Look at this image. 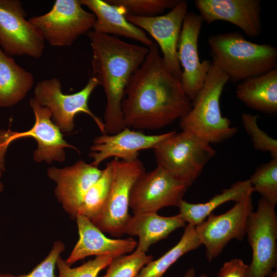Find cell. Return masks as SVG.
<instances>
[{"label": "cell", "mask_w": 277, "mask_h": 277, "mask_svg": "<svg viewBox=\"0 0 277 277\" xmlns=\"http://www.w3.org/2000/svg\"><path fill=\"white\" fill-rule=\"evenodd\" d=\"M190 101L154 43L126 87L122 103L125 125L139 130L163 128L184 117L191 109Z\"/></svg>", "instance_id": "cell-1"}, {"label": "cell", "mask_w": 277, "mask_h": 277, "mask_svg": "<svg viewBox=\"0 0 277 277\" xmlns=\"http://www.w3.org/2000/svg\"><path fill=\"white\" fill-rule=\"evenodd\" d=\"M86 35L92 53V76L103 87L106 97L103 121L105 133L115 134L127 127L122 110L125 90L131 76L144 62L149 48L93 30Z\"/></svg>", "instance_id": "cell-2"}, {"label": "cell", "mask_w": 277, "mask_h": 277, "mask_svg": "<svg viewBox=\"0 0 277 277\" xmlns=\"http://www.w3.org/2000/svg\"><path fill=\"white\" fill-rule=\"evenodd\" d=\"M208 44L211 62L232 82H241L277 67L275 47L249 41L240 32L211 35Z\"/></svg>", "instance_id": "cell-3"}, {"label": "cell", "mask_w": 277, "mask_h": 277, "mask_svg": "<svg viewBox=\"0 0 277 277\" xmlns=\"http://www.w3.org/2000/svg\"><path fill=\"white\" fill-rule=\"evenodd\" d=\"M228 81L227 75L212 63L201 89L192 100L190 110L180 119L183 131L210 145L223 142L236 134L238 129L222 115L220 108V98Z\"/></svg>", "instance_id": "cell-4"}, {"label": "cell", "mask_w": 277, "mask_h": 277, "mask_svg": "<svg viewBox=\"0 0 277 277\" xmlns=\"http://www.w3.org/2000/svg\"><path fill=\"white\" fill-rule=\"evenodd\" d=\"M157 166L189 187L201 175L215 150L192 135L174 131L154 149Z\"/></svg>", "instance_id": "cell-5"}, {"label": "cell", "mask_w": 277, "mask_h": 277, "mask_svg": "<svg viewBox=\"0 0 277 277\" xmlns=\"http://www.w3.org/2000/svg\"><path fill=\"white\" fill-rule=\"evenodd\" d=\"M110 162L111 179L106 202L100 212L90 220L104 233L120 238L124 234L125 226L131 215L128 210L132 186L145 170L138 159L131 161L115 159Z\"/></svg>", "instance_id": "cell-6"}, {"label": "cell", "mask_w": 277, "mask_h": 277, "mask_svg": "<svg viewBox=\"0 0 277 277\" xmlns=\"http://www.w3.org/2000/svg\"><path fill=\"white\" fill-rule=\"evenodd\" d=\"M98 85V81L91 76L81 90L67 94L62 92L58 79H46L37 83L34 90V98L40 105L50 110L53 122L61 132L72 131L75 115L84 113L94 120L102 134H105L104 122L91 111L88 106L89 97Z\"/></svg>", "instance_id": "cell-7"}, {"label": "cell", "mask_w": 277, "mask_h": 277, "mask_svg": "<svg viewBox=\"0 0 277 277\" xmlns=\"http://www.w3.org/2000/svg\"><path fill=\"white\" fill-rule=\"evenodd\" d=\"M79 0H56L46 13L28 21L44 41L56 47H69L93 29L95 17Z\"/></svg>", "instance_id": "cell-8"}, {"label": "cell", "mask_w": 277, "mask_h": 277, "mask_svg": "<svg viewBox=\"0 0 277 277\" xmlns=\"http://www.w3.org/2000/svg\"><path fill=\"white\" fill-rule=\"evenodd\" d=\"M273 205L263 198L249 215L245 234L252 248L246 277H267L277 264V216Z\"/></svg>", "instance_id": "cell-9"}, {"label": "cell", "mask_w": 277, "mask_h": 277, "mask_svg": "<svg viewBox=\"0 0 277 277\" xmlns=\"http://www.w3.org/2000/svg\"><path fill=\"white\" fill-rule=\"evenodd\" d=\"M29 104L35 116L31 129L23 132L0 130V165L4 168V156L8 146L16 140L27 136L33 137L37 143V148L33 153L37 162L45 161L50 164L53 161H64L65 148L78 151L75 146L64 140L61 131L53 122L52 113L47 107L40 105L34 98L30 99Z\"/></svg>", "instance_id": "cell-10"}, {"label": "cell", "mask_w": 277, "mask_h": 277, "mask_svg": "<svg viewBox=\"0 0 277 277\" xmlns=\"http://www.w3.org/2000/svg\"><path fill=\"white\" fill-rule=\"evenodd\" d=\"M246 194L226 212L219 215L212 213L202 223L195 226L196 235L206 249L209 262L217 258L232 240H243L246 224L253 211L252 195Z\"/></svg>", "instance_id": "cell-11"}, {"label": "cell", "mask_w": 277, "mask_h": 277, "mask_svg": "<svg viewBox=\"0 0 277 277\" xmlns=\"http://www.w3.org/2000/svg\"><path fill=\"white\" fill-rule=\"evenodd\" d=\"M189 186L163 168L142 173L133 184L129 208L133 214L157 213L168 206L178 207Z\"/></svg>", "instance_id": "cell-12"}, {"label": "cell", "mask_w": 277, "mask_h": 277, "mask_svg": "<svg viewBox=\"0 0 277 277\" xmlns=\"http://www.w3.org/2000/svg\"><path fill=\"white\" fill-rule=\"evenodd\" d=\"M19 0H0V47L7 55L41 57L45 41L26 19Z\"/></svg>", "instance_id": "cell-13"}, {"label": "cell", "mask_w": 277, "mask_h": 277, "mask_svg": "<svg viewBox=\"0 0 277 277\" xmlns=\"http://www.w3.org/2000/svg\"><path fill=\"white\" fill-rule=\"evenodd\" d=\"M188 12L187 2L180 0L165 14L151 17L125 14L130 23L154 38L162 52L165 66L180 80L182 70L177 57V46L183 21Z\"/></svg>", "instance_id": "cell-14"}, {"label": "cell", "mask_w": 277, "mask_h": 277, "mask_svg": "<svg viewBox=\"0 0 277 277\" xmlns=\"http://www.w3.org/2000/svg\"><path fill=\"white\" fill-rule=\"evenodd\" d=\"M203 22L199 14L188 12L178 43L177 57L182 70L181 82L190 101L201 89L212 64L209 60L201 62L199 57L198 41Z\"/></svg>", "instance_id": "cell-15"}, {"label": "cell", "mask_w": 277, "mask_h": 277, "mask_svg": "<svg viewBox=\"0 0 277 277\" xmlns=\"http://www.w3.org/2000/svg\"><path fill=\"white\" fill-rule=\"evenodd\" d=\"M102 172L97 167L83 160L64 168L48 169V176L56 183L55 195L72 219L75 220L85 195Z\"/></svg>", "instance_id": "cell-16"}, {"label": "cell", "mask_w": 277, "mask_h": 277, "mask_svg": "<svg viewBox=\"0 0 277 277\" xmlns=\"http://www.w3.org/2000/svg\"><path fill=\"white\" fill-rule=\"evenodd\" d=\"M173 132L147 135L126 127L115 134H102L94 138L90 147L89 155L93 159L91 164L98 167L103 161L112 157L125 161L137 159L140 151L153 149Z\"/></svg>", "instance_id": "cell-17"}, {"label": "cell", "mask_w": 277, "mask_h": 277, "mask_svg": "<svg viewBox=\"0 0 277 277\" xmlns=\"http://www.w3.org/2000/svg\"><path fill=\"white\" fill-rule=\"evenodd\" d=\"M194 4L203 21L208 24L228 22L249 37H257L262 32L260 0H196Z\"/></svg>", "instance_id": "cell-18"}, {"label": "cell", "mask_w": 277, "mask_h": 277, "mask_svg": "<svg viewBox=\"0 0 277 277\" xmlns=\"http://www.w3.org/2000/svg\"><path fill=\"white\" fill-rule=\"evenodd\" d=\"M78 240L66 262L71 266L75 262L90 256L110 255L115 258L133 252L137 242L133 238L112 239L96 227L88 218L77 214L75 219Z\"/></svg>", "instance_id": "cell-19"}, {"label": "cell", "mask_w": 277, "mask_h": 277, "mask_svg": "<svg viewBox=\"0 0 277 277\" xmlns=\"http://www.w3.org/2000/svg\"><path fill=\"white\" fill-rule=\"evenodd\" d=\"M94 15L93 31L95 32L123 36L140 42L149 48L154 43L143 30L130 23L126 17L125 10L106 0H79Z\"/></svg>", "instance_id": "cell-20"}, {"label": "cell", "mask_w": 277, "mask_h": 277, "mask_svg": "<svg viewBox=\"0 0 277 277\" xmlns=\"http://www.w3.org/2000/svg\"><path fill=\"white\" fill-rule=\"evenodd\" d=\"M185 225L186 223L179 214L165 216L157 213H140L130 215L124 232L137 236L138 241L134 251L146 253L152 245Z\"/></svg>", "instance_id": "cell-21"}, {"label": "cell", "mask_w": 277, "mask_h": 277, "mask_svg": "<svg viewBox=\"0 0 277 277\" xmlns=\"http://www.w3.org/2000/svg\"><path fill=\"white\" fill-rule=\"evenodd\" d=\"M238 98L249 108L268 114L277 113V67L238 85Z\"/></svg>", "instance_id": "cell-22"}, {"label": "cell", "mask_w": 277, "mask_h": 277, "mask_svg": "<svg viewBox=\"0 0 277 277\" xmlns=\"http://www.w3.org/2000/svg\"><path fill=\"white\" fill-rule=\"evenodd\" d=\"M33 83L32 73L18 65L0 47V107L16 104L26 96Z\"/></svg>", "instance_id": "cell-23"}, {"label": "cell", "mask_w": 277, "mask_h": 277, "mask_svg": "<svg viewBox=\"0 0 277 277\" xmlns=\"http://www.w3.org/2000/svg\"><path fill=\"white\" fill-rule=\"evenodd\" d=\"M253 192L249 179L240 181L205 203H191L183 200L177 207L179 214L186 223L195 226L220 206L230 201L236 202L247 193Z\"/></svg>", "instance_id": "cell-24"}, {"label": "cell", "mask_w": 277, "mask_h": 277, "mask_svg": "<svg viewBox=\"0 0 277 277\" xmlns=\"http://www.w3.org/2000/svg\"><path fill=\"white\" fill-rule=\"evenodd\" d=\"M201 245L195 226L187 224L178 243L159 259L152 260L145 265L135 277H163L180 258Z\"/></svg>", "instance_id": "cell-25"}, {"label": "cell", "mask_w": 277, "mask_h": 277, "mask_svg": "<svg viewBox=\"0 0 277 277\" xmlns=\"http://www.w3.org/2000/svg\"><path fill=\"white\" fill-rule=\"evenodd\" d=\"M111 162L106 164L98 179L89 189L80 205L78 214L91 220L102 210L106 202L111 179Z\"/></svg>", "instance_id": "cell-26"}, {"label": "cell", "mask_w": 277, "mask_h": 277, "mask_svg": "<svg viewBox=\"0 0 277 277\" xmlns=\"http://www.w3.org/2000/svg\"><path fill=\"white\" fill-rule=\"evenodd\" d=\"M249 181L254 192H257L270 204L277 203V158L258 167Z\"/></svg>", "instance_id": "cell-27"}, {"label": "cell", "mask_w": 277, "mask_h": 277, "mask_svg": "<svg viewBox=\"0 0 277 277\" xmlns=\"http://www.w3.org/2000/svg\"><path fill=\"white\" fill-rule=\"evenodd\" d=\"M152 260V255L134 251L113 259L107 266L106 273L97 277H135L141 269Z\"/></svg>", "instance_id": "cell-28"}, {"label": "cell", "mask_w": 277, "mask_h": 277, "mask_svg": "<svg viewBox=\"0 0 277 277\" xmlns=\"http://www.w3.org/2000/svg\"><path fill=\"white\" fill-rule=\"evenodd\" d=\"M108 3L122 7L127 14L151 17L161 14L171 9L180 0H106Z\"/></svg>", "instance_id": "cell-29"}, {"label": "cell", "mask_w": 277, "mask_h": 277, "mask_svg": "<svg viewBox=\"0 0 277 277\" xmlns=\"http://www.w3.org/2000/svg\"><path fill=\"white\" fill-rule=\"evenodd\" d=\"M114 258L110 255L97 256L80 266L71 267L61 256L56 262L57 277H97Z\"/></svg>", "instance_id": "cell-30"}, {"label": "cell", "mask_w": 277, "mask_h": 277, "mask_svg": "<svg viewBox=\"0 0 277 277\" xmlns=\"http://www.w3.org/2000/svg\"><path fill=\"white\" fill-rule=\"evenodd\" d=\"M241 118L253 147L258 150L269 153L272 158H277V141L259 127L258 124V116L243 113Z\"/></svg>", "instance_id": "cell-31"}, {"label": "cell", "mask_w": 277, "mask_h": 277, "mask_svg": "<svg viewBox=\"0 0 277 277\" xmlns=\"http://www.w3.org/2000/svg\"><path fill=\"white\" fill-rule=\"evenodd\" d=\"M65 249L62 241H55L48 255L30 272L19 275L3 274L2 277H57L55 274L56 262Z\"/></svg>", "instance_id": "cell-32"}, {"label": "cell", "mask_w": 277, "mask_h": 277, "mask_svg": "<svg viewBox=\"0 0 277 277\" xmlns=\"http://www.w3.org/2000/svg\"><path fill=\"white\" fill-rule=\"evenodd\" d=\"M248 265L238 258L232 259L224 263L217 277H246Z\"/></svg>", "instance_id": "cell-33"}, {"label": "cell", "mask_w": 277, "mask_h": 277, "mask_svg": "<svg viewBox=\"0 0 277 277\" xmlns=\"http://www.w3.org/2000/svg\"><path fill=\"white\" fill-rule=\"evenodd\" d=\"M183 277H209L206 274L203 273L199 276H196L195 274V271L193 268H190L188 269Z\"/></svg>", "instance_id": "cell-34"}, {"label": "cell", "mask_w": 277, "mask_h": 277, "mask_svg": "<svg viewBox=\"0 0 277 277\" xmlns=\"http://www.w3.org/2000/svg\"><path fill=\"white\" fill-rule=\"evenodd\" d=\"M4 168L1 165H0V178L1 177L2 175V172L4 170ZM4 188V186L3 183L0 181V192H1Z\"/></svg>", "instance_id": "cell-35"}, {"label": "cell", "mask_w": 277, "mask_h": 277, "mask_svg": "<svg viewBox=\"0 0 277 277\" xmlns=\"http://www.w3.org/2000/svg\"><path fill=\"white\" fill-rule=\"evenodd\" d=\"M267 277H277V271H273L270 275Z\"/></svg>", "instance_id": "cell-36"}, {"label": "cell", "mask_w": 277, "mask_h": 277, "mask_svg": "<svg viewBox=\"0 0 277 277\" xmlns=\"http://www.w3.org/2000/svg\"><path fill=\"white\" fill-rule=\"evenodd\" d=\"M2 274H3L1 273V272H0V277H2Z\"/></svg>", "instance_id": "cell-37"}]
</instances>
